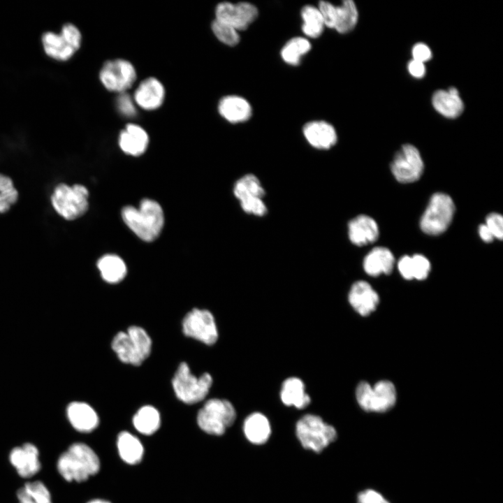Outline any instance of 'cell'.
Here are the masks:
<instances>
[{
    "label": "cell",
    "instance_id": "1",
    "mask_svg": "<svg viewBox=\"0 0 503 503\" xmlns=\"http://www.w3.org/2000/svg\"><path fill=\"white\" fill-rule=\"evenodd\" d=\"M126 226L141 240H154L161 233L164 215L161 205L155 201L145 198L138 208L126 206L122 211Z\"/></svg>",
    "mask_w": 503,
    "mask_h": 503
},
{
    "label": "cell",
    "instance_id": "2",
    "mask_svg": "<svg viewBox=\"0 0 503 503\" xmlns=\"http://www.w3.org/2000/svg\"><path fill=\"white\" fill-rule=\"evenodd\" d=\"M57 468L66 481L82 482L99 472L100 460L91 447L76 442L60 455Z\"/></svg>",
    "mask_w": 503,
    "mask_h": 503
},
{
    "label": "cell",
    "instance_id": "3",
    "mask_svg": "<svg viewBox=\"0 0 503 503\" xmlns=\"http://www.w3.org/2000/svg\"><path fill=\"white\" fill-rule=\"evenodd\" d=\"M111 347L122 363L138 366L150 355L152 340L144 328L131 326L115 335Z\"/></svg>",
    "mask_w": 503,
    "mask_h": 503
},
{
    "label": "cell",
    "instance_id": "4",
    "mask_svg": "<svg viewBox=\"0 0 503 503\" xmlns=\"http://www.w3.org/2000/svg\"><path fill=\"white\" fill-rule=\"evenodd\" d=\"M89 196V191L84 185L60 182L52 189L50 203L60 217L66 221H73L87 211Z\"/></svg>",
    "mask_w": 503,
    "mask_h": 503
},
{
    "label": "cell",
    "instance_id": "5",
    "mask_svg": "<svg viewBox=\"0 0 503 503\" xmlns=\"http://www.w3.org/2000/svg\"><path fill=\"white\" fill-rule=\"evenodd\" d=\"M212 377L205 372L199 377L191 372L188 364L182 362L175 372L172 386L176 397L188 404L198 403L207 395L212 385Z\"/></svg>",
    "mask_w": 503,
    "mask_h": 503
},
{
    "label": "cell",
    "instance_id": "6",
    "mask_svg": "<svg viewBox=\"0 0 503 503\" xmlns=\"http://www.w3.org/2000/svg\"><path fill=\"white\" fill-rule=\"evenodd\" d=\"M236 418L233 405L227 400L212 398L207 400L197 415V423L207 434L221 435Z\"/></svg>",
    "mask_w": 503,
    "mask_h": 503
},
{
    "label": "cell",
    "instance_id": "7",
    "mask_svg": "<svg viewBox=\"0 0 503 503\" xmlns=\"http://www.w3.org/2000/svg\"><path fill=\"white\" fill-rule=\"evenodd\" d=\"M41 43L47 56L57 61H66L80 49L82 34L75 25L66 23L59 33L45 32L41 36Z\"/></svg>",
    "mask_w": 503,
    "mask_h": 503
},
{
    "label": "cell",
    "instance_id": "8",
    "mask_svg": "<svg viewBox=\"0 0 503 503\" xmlns=\"http://www.w3.org/2000/svg\"><path fill=\"white\" fill-rule=\"evenodd\" d=\"M296 435L302 446L320 452L337 437L336 430L319 416L306 414L296 423Z\"/></svg>",
    "mask_w": 503,
    "mask_h": 503
},
{
    "label": "cell",
    "instance_id": "9",
    "mask_svg": "<svg viewBox=\"0 0 503 503\" xmlns=\"http://www.w3.org/2000/svg\"><path fill=\"white\" fill-rule=\"evenodd\" d=\"M455 212V205L447 194L436 193L431 197L420 221L421 230L428 235H439L450 225Z\"/></svg>",
    "mask_w": 503,
    "mask_h": 503
},
{
    "label": "cell",
    "instance_id": "10",
    "mask_svg": "<svg viewBox=\"0 0 503 503\" xmlns=\"http://www.w3.org/2000/svg\"><path fill=\"white\" fill-rule=\"evenodd\" d=\"M136 77L133 65L124 59L105 61L99 72V79L104 87L118 94L126 92L134 84Z\"/></svg>",
    "mask_w": 503,
    "mask_h": 503
},
{
    "label": "cell",
    "instance_id": "11",
    "mask_svg": "<svg viewBox=\"0 0 503 503\" xmlns=\"http://www.w3.org/2000/svg\"><path fill=\"white\" fill-rule=\"evenodd\" d=\"M184 335L205 344H214L218 339V330L213 314L207 309L194 308L182 320Z\"/></svg>",
    "mask_w": 503,
    "mask_h": 503
},
{
    "label": "cell",
    "instance_id": "12",
    "mask_svg": "<svg viewBox=\"0 0 503 503\" xmlns=\"http://www.w3.org/2000/svg\"><path fill=\"white\" fill-rule=\"evenodd\" d=\"M423 167L419 151L414 145L407 144L395 154L391 169L398 181L410 183L420 178Z\"/></svg>",
    "mask_w": 503,
    "mask_h": 503
},
{
    "label": "cell",
    "instance_id": "13",
    "mask_svg": "<svg viewBox=\"0 0 503 503\" xmlns=\"http://www.w3.org/2000/svg\"><path fill=\"white\" fill-rule=\"evenodd\" d=\"M257 8L248 2H221L215 8V20L237 31L245 30L256 19Z\"/></svg>",
    "mask_w": 503,
    "mask_h": 503
},
{
    "label": "cell",
    "instance_id": "14",
    "mask_svg": "<svg viewBox=\"0 0 503 503\" xmlns=\"http://www.w3.org/2000/svg\"><path fill=\"white\" fill-rule=\"evenodd\" d=\"M9 460L22 478H30L41 469L39 451L31 443H25L13 449L9 454Z\"/></svg>",
    "mask_w": 503,
    "mask_h": 503
},
{
    "label": "cell",
    "instance_id": "15",
    "mask_svg": "<svg viewBox=\"0 0 503 503\" xmlns=\"http://www.w3.org/2000/svg\"><path fill=\"white\" fill-rule=\"evenodd\" d=\"M165 88L156 78L150 77L143 80L136 87L133 101L136 105L145 110H154L163 103Z\"/></svg>",
    "mask_w": 503,
    "mask_h": 503
},
{
    "label": "cell",
    "instance_id": "16",
    "mask_svg": "<svg viewBox=\"0 0 503 503\" xmlns=\"http://www.w3.org/2000/svg\"><path fill=\"white\" fill-rule=\"evenodd\" d=\"M302 132L307 143L317 150H330L337 141L335 128L324 121L307 122L303 126Z\"/></svg>",
    "mask_w": 503,
    "mask_h": 503
},
{
    "label": "cell",
    "instance_id": "17",
    "mask_svg": "<svg viewBox=\"0 0 503 503\" xmlns=\"http://www.w3.org/2000/svg\"><path fill=\"white\" fill-rule=\"evenodd\" d=\"M348 299L352 307L362 316L369 315L379 302V296L371 285L362 280L352 284Z\"/></svg>",
    "mask_w": 503,
    "mask_h": 503
},
{
    "label": "cell",
    "instance_id": "18",
    "mask_svg": "<svg viewBox=\"0 0 503 503\" xmlns=\"http://www.w3.org/2000/svg\"><path fill=\"white\" fill-rule=\"evenodd\" d=\"M348 237L350 242L356 246H364L377 240L379 228L376 221L370 217L360 214L348 223Z\"/></svg>",
    "mask_w": 503,
    "mask_h": 503
},
{
    "label": "cell",
    "instance_id": "19",
    "mask_svg": "<svg viewBox=\"0 0 503 503\" xmlns=\"http://www.w3.org/2000/svg\"><path fill=\"white\" fill-rule=\"evenodd\" d=\"M118 143L124 153L138 156L146 151L149 144V136L140 126L129 124L120 132Z\"/></svg>",
    "mask_w": 503,
    "mask_h": 503
},
{
    "label": "cell",
    "instance_id": "20",
    "mask_svg": "<svg viewBox=\"0 0 503 503\" xmlns=\"http://www.w3.org/2000/svg\"><path fill=\"white\" fill-rule=\"evenodd\" d=\"M66 414L71 425L81 432H92L99 423L96 411L86 402H71L68 406Z\"/></svg>",
    "mask_w": 503,
    "mask_h": 503
},
{
    "label": "cell",
    "instance_id": "21",
    "mask_svg": "<svg viewBox=\"0 0 503 503\" xmlns=\"http://www.w3.org/2000/svg\"><path fill=\"white\" fill-rule=\"evenodd\" d=\"M218 111L223 118L233 124L246 122L252 114L249 103L244 98L235 95L223 97L219 102Z\"/></svg>",
    "mask_w": 503,
    "mask_h": 503
},
{
    "label": "cell",
    "instance_id": "22",
    "mask_svg": "<svg viewBox=\"0 0 503 503\" xmlns=\"http://www.w3.org/2000/svg\"><path fill=\"white\" fill-rule=\"evenodd\" d=\"M432 105L441 115L449 118H455L463 111L464 104L458 90L452 87L447 91L437 90L432 98Z\"/></svg>",
    "mask_w": 503,
    "mask_h": 503
},
{
    "label": "cell",
    "instance_id": "23",
    "mask_svg": "<svg viewBox=\"0 0 503 503\" xmlns=\"http://www.w3.org/2000/svg\"><path fill=\"white\" fill-rule=\"evenodd\" d=\"M394 263V256L389 249L384 247H377L365 256L363 268L367 275L375 277L382 273H391Z\"/></svg>",
    "mask_w": 503,
    "mask_h": 503
},
{
    "label": "cell",
    "instance_id": "24",
    "mask_svg": "<svg viewBox=\"0 0 503 503\" xmlns=\"http://www.w3.org/2000/svg\"><path fill=\"white\" fill-rule=\"evenodd\" d=\"M280 397L286 406L303 409L311 402L309 395L305 392L303 381L298 377H289L282 385Z\"/></svg>",
    "mask_w": 503,
    "mask_h": 503
},
{
    "label": "cell",
    "instance_id": "25",
    "mask_svg": "<svg viewBox=\"0 0 503 503\" xmlns=\"http://www.w3.org/2000/svg\"><path fill=\"white\" fill-rule=\"evenodd\" d=\"M243 431L250 442L254 444H263L269 439L271 428L270 422L265 415L255 412L245 418Z\"/></svg>",
    "mask_w": 503,
    "mask_h": 503
},
{
    "label": "cell",
    "instance_id": "26",
    "mask_svg": "<svg viewBox=\"0 0 503 503\" xmlns=\"http://www.w3.org/2000/svg\"><path fill=\"white\" fill-rule=\"evenodd\" d=\"M401 275L406 279H425L430 270V263L426 257L421 254L412 256H404L398 263Z\"/></svg>",
    "mask_w": 503,
    "mask_h": 503
},
{
    "label": "cell",
    "instance_id": "27",
    "mask_svg": "<svg viewBox=\"0 0 503 503\" xmlns=\"http://www.w3.org/2000/svg\"><path fill=\"white\" fill-rule=\"evenodd\" d=\"M396 401V391L389 381H381L372 386L370 411L384 412L391 409Z\"/></svg>",
    "mask_w": 503,
    "mask_h": 503
},
{
    "label": "cell",
    "instance_id": "28",
    "mask_svg": "<svg viewBox=\"0 0 503 503\" xmlns=\"http://www.w3.org/2000/svg\"><path fill=\"white\" fill-rule=\"evenodd\" d=\"M97 268L103 280L116 284L125 277L127 270L124 261L115 254H105L97 261Z\"/></svg>",
    "mask_w": 503,
    "mask_h": 503
},
{
    "label": "cell",
    "instance_id": "29",
    "mask_svg": "<svg viewBox=\"0 0 503 503\" xmlns=\"http://www.w3.org/2000/svg\"><path fill=\"white\" fill-rule=\"evenodd\" d=\"M233 193L238 201L260 197L264 198L265 189L260 179L254 173H246L240 176L234 183Z\"/></svg>",
    "mask_w": 503,
    "mask_h": 503
},
{
    "label": "cell",
    "instance_id": "30",
    "mask_svg": "<svg viewBox=\"0 0 503 503\" xmlns=\"http://www.w3.org/2000/svg\"><path fill=\"white\" fill-rule=\"evenodd\" d=\"M117 449L121 458L128 464L135 465L142 460L143 446L140 441L129 432L123 431L119 434Z\"/></svg>",
    "mask_w": 503,
    "mask_h": 503
},
{
    "label": "cell",
    "instance_id": "31",
    "mask_svg": "<svg viewBox=\"0 0 503 503\" xmlns=\"http://www.w3.org/2000/svg\"><path fill=\"white\" fill-rule=\"evenodd\" d=\"M358 18L355 3L351 0H345L342 5L335 6L333 29L340 34L348 33L355 27Z\"/></svg>",
    "mask_w": 503,
    "mask_h": 503
},
{
    "label": "cell",
    "instance_id": "32",
    "mask_svg": "<svg viewBox=\"0 0 503 503\" xmlns=\"http://www.w3.org/2000/svg\"><path fill=\"white\" fill-rule=\"evenodd\" d=\"M133 424L139 432L146 435H152L161 424L159 412L153 406L145 405L135 414Z\"/></svg>",
    "mask_w": 503,
    "mask_h": 503
},
{
    "label": "cell",
    "instance_id": "33",
    "mask_svg": "<svg viewBox=\"0 0 503 503\" xmlns=\"http://www.w3.org/2000/svg\"><path fill=\"white\" fill-rule=\"evenodd\" d=\"M17 496L19 503H52L49 490L40 481L25 483L18 490Z\"/></svg>",
    "mask_w": 503,
    "mask_h": 503
},
{
    "label": "cell",
    "instance_id": "34",
    "mask_svg": "<svg viewBox=\"0 0 503 503\" xmlns=\"http://www.w3.org/2000/svg\"><path fill=\"white\" fill-rule=\"evenodd\" d=\"M301 17L303 21L302 30L308 37L316 38L323 33L324 22L318 8L311 5H306L301 10Z\"/></svg>",
    "mask_w": 503,
    "mask_h": 503
},
{
    "label": "cell",
    "instance_id": "35",
    "mask_svg": "<svg viewBox=\"0 0 503 503\" xmlns=\"http://www.w3.org/2000/svg\"><path fill=\"white\" fill-rule=\"evenodd\" d=\"M311 49L309 41L302 37L290 39L282 48L281 57L289 65L297 66L300 64L302 56Z\"/></svg>",
    "mask_w": 503,
    "mask_h": 503
},
{
    "label": "cell",
    "instance_id": "36",
    "mask_svg": "<svg viewBox=\"0 0 503 503\" xmlns=\"http://www.w3.org/2000/svg\"><path fill=\"white\" fill-rule=\"evenodd\" d=\"M19 193L11 177L0 173V214L8 212L17 202Z\"/></svg>",
    "mask_w": 503,
    "mask_h": 503
},
{
    "label": "cell",
    "instance_id": "37",
    "mask_svg": "<svg viewBox=\"0 0 503 503\" xmlns=\"http://www.w3.org/2000/svg\"><path fill=\"white\" fill-rule=\"evenodd\" d=\"M212 30L217 38L227 45L235 46L240 41L238 31L216 20L212 23Z\"/></svg>",
    "mask_w": 503,
    "mask_h": 503
},
{
    "label": "cell",
    "instance_id": "38",
    "mask_svg": "<svg viewBox=\"0 0 503 503\" xmlns=\"http://www.w3.org/2000/svg\"><path fill=\"white\" fill-rule=\"evenodd\" d=\"M241 210L247 214L263 217L267 214L268 209L263 198L253 197L239 201Z\"/></svg>",
    "mask_w": 503,
    "mask_h": 503
},
{
    "label": "cell",
    "instance_id": "39",
    "mask_svg": "<svg viewBox=\"0 0 503 503\" xmlns=\"http://www.w3.org/2000/svg\"><path fill=\"white\" fill-rule=\"evenodd\" d=\"M133 99L126 92L119 94L116 99L117 111L125 117H133L136 114Z\"/></svg>",
    "mask_w": 503,
    "mask_h": 503
},
{
    "label": "cell",
    "instance_id": "40",
    "mask_svg": "<svg viewBox=\"0 0 503 503\" xmlns=\"http://www.w3.org/2000/svg\"><path fill=\"white\" fill-rule=\"evenodd\" d=\"M372 386L365 381L360 382L356 390V397L360 407L370 411Z\"/></svg>",
    "mask_w": 503,
    "mask_h": 503
},
{
    "label": "cell",
    "instance_id": "41",
    "mask_svg": "<svg viewBox=\"0 0 503 503\" xmlns=\"http://www.w3.org/2000/svg\"><path fill=\"white\" fill-rule=\"evenodd\" d=\"M494 238L500 240L503 237V218L502 216L497 213H490L486 219V224Z\"/></svg>",
    "mask_w": 503,
    "mask_h": 503
},
{
    "label": "cell",
    "instance_id": "42",
    "mask_svg": "<svg viewBox=\"0 0 503 503\" xmlns=\"http://www.w3.org/2000/svg\"><path fill=\"white\" fill-rule=\"evenodd\" d=\"M411 54L413 59L425 63L432 58L430 48L425 43H418L414 45Z\"/></svg>",
    "mask_w": 503,
    "mask_h": 503
},
{
    "label": "cell",
    "instance_id": "43",
    "mask_svg": "<svg viewBox=\"0 0 503 503\" xmlns=\"http://www.w3.org/2000/svg\"><path fill=\"white\" fill-rule=\"evenodd\" d=\"M358 503H389L378 492L367 489L362 491L358 496Z\"/></svg>",
    "mask_w": 503,
    "mask_h": 503
},
{
    "label": "cell",
    "instance_id": "44",
    "mask_svg": "<svg viewBox=\"0 0 503 503\" xmlns=\"http://www.w3.org/2000/svg\"><path fill=\"white\" fill-rule=\"evenodd\" d=\"M409 73L416 78H421L425 74V66L424 63L412 59L408 64Z\"/></svg>",
    "mask_w": 503,
    "mask_h": 503
},
{
    "label": "cell",
    "instance_id": "45",
    "mask_svg": "<svg viewBox=\"0 0 503 503\" xmlns=\"http://www.w3.org/2000/svg\"><path fill=\"white\" fill-rule=\"evenodd\" d=\"M479 234L481 238L486 242H490L494 240V237L485 224H481L479 227Z\"/></svg>",
    "mask_w": 503,
    "mask_h": 503
},
{
    "label": "cell",
    "instance_id": "46",
    "mask_svg": "<svg viewBox=\"0 0 503 503\" xmlns=\"http://www.w3.org/2000/svg\"><path fill=\"white\" fill-rule=\"evenodd\" d=\"M88 503H110V502H107L105 500L96 499V500H93L89 502Z\"/></svg>",
    "mask_w": 503,
    "mask_h": 503
}]
</instances>
